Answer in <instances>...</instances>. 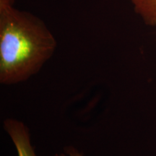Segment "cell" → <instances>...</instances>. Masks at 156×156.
<instances>
[{
    "mask_svg": "<svg viewBox=\"0 0 156 156\" xmlns=\"http://www.w3.org/2000/svg\"><path fill=\"white\" fill-rule=\"evenodd\" d=\"M57 43L44 21L17 9L15 0H0V83L28 80L55 52Z\"/></svg>",
    "mask_w": 156,
    "mask_h": 156,
    "instance_id": "1",
    "label": "cell"
},
{
    "mask_svg": "<svg viewBox=\"0 0 156 156\" xmlns=\"http://www.w3.org/2000/svg\"><path fill=\"white\" fill-rule=\"evenodd\" d=\"M4 129L14 143L18 156H36L30 143L29 129L26 125L15 119H6Z\"/></svg>",
    "mask_w": 156,
    "mask_h": 156,
    "instance_id": "2",
    "label": "cell"
},
{
    "mask_svg": "<svg viewBox=\"0 0 156 156\" xmlns=\"http://www.w3.org/2000/svg\"><path fill=\"white\" fill-rule=\"evenodd\" d=\"M55 156H83L81 153H80L77 150L73 147H67L64 150V153L56 154Z\"/></svg>",
    "mask_w": 156,
    "mask_h": 156,
    "instance_id": "4",
    "label": "cell"
},
{
    "mask_svg": "<svg viewBox=\"0 0 156 156\" xmlns=\"http://www.w3.org/2000/svg\"><path fill=\"white\" fill-rule=\"evenodd\" d=\"M134 10L149 26L156 27V0H128Z\"/></svg>",
    "mask_w": 156,
    "mask_h": 156,
    "instance_id": "3",
    "label": "cell"
}]
</instances>
